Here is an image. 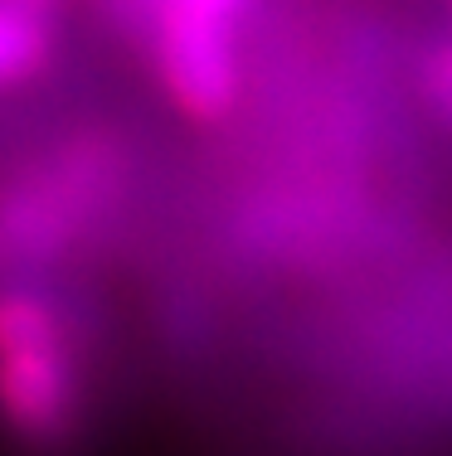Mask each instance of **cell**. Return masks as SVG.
I'll list each match as a JSON object with an SVG mask.
<instances>
[{
  "mask_svg": "<svg viewBox=\"0 0 452 456\" xmlns=\"http://www.w3.org/2000/svg\"><path fill=\"white\" fill-rule=\"evenodd\" d=\"M88 412L83 311L39 277L0 281V437L20 456H69Z\"/></svg>",
  "mask_w": 452,
  "mask_h": 456,
  "instance_id": "1",
  "label": "cell"
},
{
  "mask_svg": "<svg viewBox=\"0 0 452 456\" xmlns=\"http://www.w3.org/2000/svg\"><path fill=\"white\" fill-rule=\"evenodd\" d=\"M132 151L107 126L53 141L0 184V281L39 277L103 233L127 204Z\"/></svg>",
  "mask_w": 452,
  "mask_h": 456,
  "instance_id": "2",
  "label": "cell"
},
{
  "mask_svg": "<svg viewBox=\"0 0 452 456\" xmlns=\"http://www.w3.org/2000/svg\"><path fill=\"white\" fill-rule=\"evenodd\" d=\"M166 97L195 122H219L239 107L243 69L229 25L210 20H160L142 39Z\"/></svg>",
  "mask_w": 452,
  "mask_h": 456,
  "instance_id": "3",
  "label": "cell"
},
{
  "mask_svg": "<svg viewBox=\"0 0 452 456\" xmlns=\"http://www.w3.org/2000/svg\"><path fill=\"white\" fill-rule=\"evenodd\" d=\"M112 10V20L127 35L146 39L160 20H210V25L239 29V20L249 15L253 0H103Z\"/></svg>",
  "mask_w": 452,
  "mask_h": 456,
  "instance_id": "4",
  "label": "cell"
},
{
  "mask_svg": "<svg viewBox=\"0 0 452 456\" xmlns=\"http://www.w3.org/2000/svg\"><path fill=\"white\" fill-rule=\"evenodd\" d=\"M53 63V25L0 5V93L35 83Z\"/></svg>",
  "mask_w": 452,
  "mask_h": 456,
  "instance_id": "5",
  "label": "cell"
},
{
  "mask_svg": "<svg viewBox=\"0 0 452 456\" xmlns=\"http://www.w3.org/2000/svg\"><path fill=\"white\" fill-rule=\"evenodd\" d=\"M418 88H423L428 107L452 126V35L423 49V59H418Z\"/></svg>",
  "mask_w": 452,
  "mask_h": 456,
  "instance_id": "6",
  "label": "cell"
},
{
  "mask_svg": "<svg viewBox=\"0 0 452 456\" xmlns=\"http://www.w3.org/2000/svg\"><path fill=\"white\" fill-rule=\"evenodd\" d=\"M5 10H15V15H29V20H45V25H53L63 10V0H0Z\"/></svg>",
  "mask_w": 452,
  "mask_h": 456,
  "instance_id": "7",
  "label": "cell"
},
{
  "mask_svg": "<svg viewBox=\"0 0 452 456\" xmlns=\"http://www.w3.org/2000/svg\"><path fill=\"white\" fill-rule=\"evenodd\" d=\"M448 20H452V0H448Z\"/></svg>",
  "mask_w": 452,
  "mask_h": 456,
  "instance_id": "8",
  "label": "cell"
}]
</instances>
